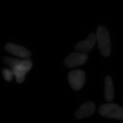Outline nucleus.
Returning a JSON list of instances; mask_svg holds the SVG:
<instances>
[{"label":"nucleus","mask_w":123,"mask_h":123,"mask_svg":"<svg viewBox=\"0 0 123 123\" xmlns=\"http://www.w3.org/2000/svg\"><path fill=\"white\" fill-rule=\"evenodd\" d=\"M99 113L101 115L107 118L123 119V109L114 104H105L99 108Z\"/></svg>","instance_id":"3"},{"label":"nucleus","mask_w":123,"mask_h":123,"mask_svg":"<svg viewBox=\"0 0 123 123\" xmlns=\"http://www.w3.org/2000/svg\"><path fill=\"white\" fill-rule=\"evenodd\" d=\"M96 42V35L92 33L88 36L86 39L77 44L75 49L78 52L86 54L92 50Z\"/></svg>","instance_id":"6"},{"label":"nucleus","mask_w":123,"mask_h":123,"mask_svg":"<svg viewBox=\"0 0 123 123\" xmlns=\"http://www.w3.org/2000/svg\"><path fill=\"white\" fill-rule=\"evenodd\" d=\"M96 37L101 54L105 57H109L111 52V44L110 37L107 30L104 26L98 27Z\"/></svg>","instance_id":"2"},{"label":"nucleus","mask_w":123,"mask_h":123,"mask_svg":"<svg viewBox=\"0 0 123 123\" xmlns=\"http://www.w3.org/2000/svg\"><path fill=\"white\" fill-rule=\"evenodd\" d=\"M105 96L106 100L110 102L114 99V92L112 80L110 77L107 76L105 79Z\"/></svg>","instance_id":"9"},{"label":"nucleus","mask_w":123,"mask_h":123,"mask_svg":"<svg viewBox=\"0 0 123 123\" xmlns=\"http://www.w3.org/2000/svg\"><path fill=\"white\" fill-rule=\"evenodd\" d=\"M95 110L94 104L91 102L85 103L76 112L75 116L77 119H84L92 115Z\"/></svg>","instance_id":"8"},{"label":"nucleus","mask_w":123,"mask_h":123,"mask_svg":"<svg viewBox=\"0 0 123 123\" xmlns=\"http://www.w3.org/2000/svg\"><path fill=\"white\" fill-rule=\"evenodd\" d=\"M2 74L4 79L8 82L11 81L13 76H14L13 72L11 69H4L2 71Z\"/></svg>","instance_id":"10"},{"label":"nucleus","mask_w":123,"mask_h":123,"mask_svg":"<svg viewBox=\"0 0 123 123\" xmlns=\"http://www.w3.org/2000/svg\"><path fill=\"white\" fill-rule=\"evenodd\" d=\"M87 59L88 56L86 54L79 52L72 53L66 57L64 64L68 67H75L84 64Z\"/></svg>","instance_id":"5"},{"label":"nucleus","mask_w":123,"mask_h":123,"mask_svg":"<svg viewBox=\"0 0 123 123\" xmlns=\"http://www.w3.org/2000/svg\"><path fill=\"white\" fill-rule=\"evenodd\" d=\"M3 61L5 64L11 68L17 82L19 84L24 81L26 75L32 66V62L28 59L21 60L6 57L4 58Z\"/></svg>","instance_id":"1"},{"label":"nucleus","mask_w":123,"mask_h":123,"mask_svg":"<svg viewBox=\"0 0 123 123\" xmlns=\"http://www.w3.org/2000/svg\"><path fill=\"white\" fill-rule=\"evenodd\" d=\"M5 49L9 53L24 59H28L31 57V53L27 49L16 44H7Z\"/></svg>","instance_id":"7"},{"label":"nucleus","mask_w":123,"mask_h":123,"mask_svg":"<svg viewBox=\"0 0 123 123\" xmlns=\"http://www.w3.org/2000/svg\"><path fill=\"white\" fill-rule=\"evenodd\" d=\"M68 79L71 87L75 90H79L85 83V74L80 70L71 71L68 75Z\"/></svg>","instance_id":"4"}]
</instances>
